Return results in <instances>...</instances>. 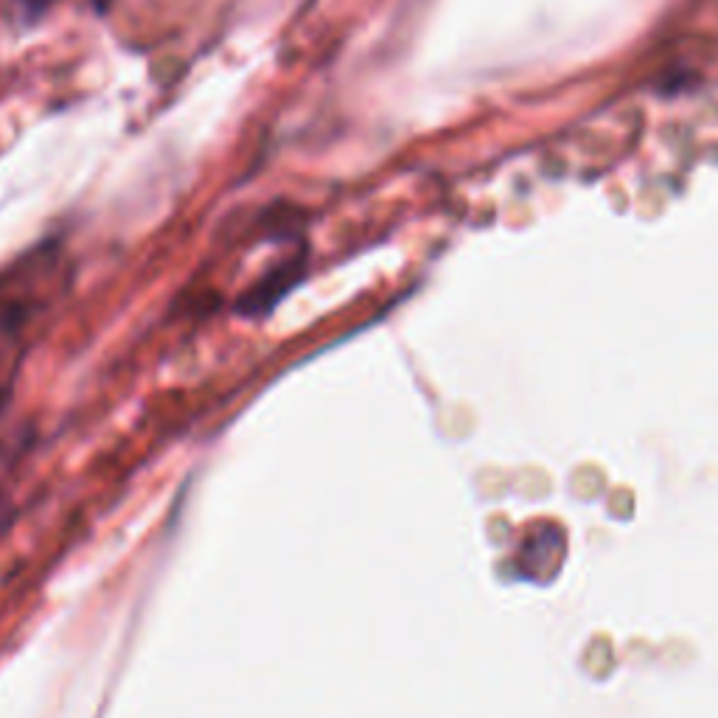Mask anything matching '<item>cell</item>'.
<instances>
[{"mask_svg": "<svg viewBox=\"0 0 718 718\" xmlns=\"http://www.w3.org/2000/svg\"><path fill=\"white\" fill-rule=\"evenodd\" d=\"M99 3H101V0H99Z\"/></svg>", "mask_w": 718, "mask_h": 718, "instance_id": "7a4b0ae2", "label": "cell"}, {"mask_svg": "<svg viewBox=\"0 0 718 718\" xmlns=\"http://www.w3.org/2000/svg\"><path fill=\"white\" fill-rule=\"evenodd\" d=\"M301 276H303V258L301 256L289 258V261H283L281 267H276L270 276L261 278V281L247 292L245 301H242V309H245L247 314L267 312V309L276 307V303L287 296L289 289L301 281Z\"/></svg>", "mask_w": 718, "mask_h": 718, "instance_id": "6da1fadb", "label": "cell"}]
</instances>
